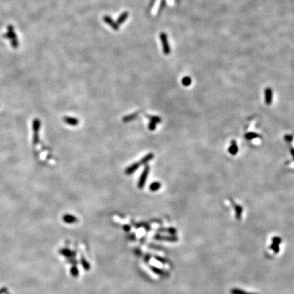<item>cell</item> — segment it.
<instances>
[{"mask_svg": "<svg viewBox=\"0 0 294 294\" xmlns=\"http://www.w3.org/2000/svg\"><path fill=\"white\" fill-rule=\"evenodd\" d=\"M160 38L163 46V51L165 53V54L168 55V54H170V52H171V49H170V44H169L168 40V36H167V35L165 33L162 32L160 34Z\"/></svg>", "mask_w": 294, "mask_h": 294, "instance_id": "1", "label": "cell"}, {"mask_svg": "<svg viewBox=\"0 0 294 294\" xmlns=\"http://www.w3.org/2000/svg\"><path fill=\"white\" fill-rule=\"evenodd\" d=\"M40 128V121L39 119H35L34 121V123H33V129H34V144H36L38 142V140H39V136H38V134H39V130Z\"/></svg>", "mask_w": 294, "mask_h": 294, "instance_id": "2", "label": "cell"}, {"mask_svg": "<svg viewBox=\"0 0 294 294\" xmlns=\"http://www.w3.org/2000/svg\"><path fill=\"white\" fill-rule=\"evenodd\" d=\"M148 172H149V166H147L145 167L144 170H143L142 173L141 177H140V178L138 185V188H140V189L143 188L145 183H146V180L147 177H148Z\"/></svg>", "mask_w": 294, "mask_h": 294, "instance_id": "3", "label": "cell"}, {"mask_svg": "<svg viewBox=\"0 0 294 294\" xmlns=\"http://www.w3.org/2000/svg\"><path fill=\"white\" fill-rule=\"evenodd\" d=\"M103 20H104L105 23L110 25V26H111L113 30H119V25H118L117 23H115V22H114L113 20H112L110 16H105L104 17H103Z\"/></svg>", "mask_w": 294, "mask_h": 294, "instance_id": "4", "label": "cell"}, {"mask_svg": "<svg viewBox=\"0 0 294 294\" xmlns=\"http://www.w3.org/2000/svg\"><path fill=\"white\" fill-rule=\"evenodd\" d=\"M139 166H140L139 163H134V164L131 165L130 167H128V168L126 169V170H125V173H126L127 174H132L133 172H135L136 170H138V168H139Z\"/></svg>", "mask_w": 294, "mask_h": 294, "instance_id": "5", "label": "cell"}, {"mask_svg": "<svg viewBox=\"0 0 294 294\" xmlns=\"http://www.w3.org/2000/svg\"><path fill=\"white\" fill-rule=\"evenodd\" d=\"M64 121L68 124L72 125V126H75V125H77L79 124V120L77 119H75V118L73 117H66L64 118Z\"/></svg>", "mask_w": 294, "mask_h": 294, "instance_id": "6", "label": "cell"}, {"mask_svg": "<svg viewBox=\"0 0 294 294\" xmlns=\"http://www.w3.org/2000/svg\"><path fill=\"white\" fill-rule=\"evenodd\" d=\"M272 91L270 88H267L265 91V99H266V103H270L272 101Z\"/></svg>", "mask_w": 294, "mask_h": 294, "instance_id": "7", "label": "cell"}, {"mask_svg": "<svg viewBox=\"0 0 294 294\" xmlns=\"http://www.w3.org/2000/svg\"><path fill=\"white\" fill-rule=\"evenodd\" d=\"M128 16H129V14H128V12H123V13L121 14V15L119 16V19H118V20H117V24L118 25L123 24L125 20L128 19Z\"/></svg>", "mask_w": 294, "mask_h": 294, "instance_id": "8", "label": "cell"}, {"mask_svg": "<svg viewBox=\"0 0 294 294\" xmlns=\"http://www.w3.org/2000/svg\"><path fill=\"white\" fill-rule=\"evenodd\" d=\"M153 157H154L153 154H152V153L148 154V155H146L144 158H142V159L140 161V163L141 164H145V163H147L148 161L151 160L152 158H153Z\"/></svg>", "mask_w": 294, "mask_h": 294, "instance_id": "9", "label": "cell"}, {"mask_svg": "<svg viewBox=\"0 0 294 294\" xmlns=\"http://www.w3.org/2000/svg\"><path fill=\"white\" fill-rule=\"evenodd\" d=\"M161 187V183L159 182H155L152 183L151 185H150V189L152 191H156L158 189H159Z\"/></svg>", "mask_w": 294, "mask_h": 294, "instance_id": "10", "label": "cell"}, {"mask_svg": "<svg viewBox=\"0 0 294 294\" xmlns=\"http://www.w3.org/2000/svg\"><path fill=\"white\" fill-rule=\"evenodd\" d=\"M182 83L184 86H189L191 84V79L189 77V76H185L182 80Z\"/></svg>", "mask_w": 294, "mask_h": 294, "instance_id": "11", "label": "cell"}, {"mask_svg": "<svg viewBox=\"0 0 294 294\" xmlns=\"http://www.w3.org/2000/svg\"><path fill=\"white\" fill-rule=\"evenodd\" d=\"M237 151H238V148H237L236 145V144H234L232 145V146H231V148H230V153L232 154V155H235V154H236Z\"/></svg>", "mask_w": 294, "mask_h": 294, "instance_id": "12", "label": "cell"}, {"mask_svg": "<svg viewBox=\"0 0 294 294\" xmlns=\"http://www.w3.org/2000/svg\"><path fill=\"white\" fill-rule=\"evenodd\" d=\"M136 117V114H132V115H130V116H128V117H125L124 119H124V120H123V121H130V119H133L134 117Z\"/></svg>", "mask_w": 294, "mask_h": 294, "instance_id": "13", "label": "cell"}, {"mask_svg": "<svg viewBox=\"0 0 294 294\" xmlns=\"http://www.w3.org/2000/svg\"><path fill=\"white\" fill-rule=\"evenodd\" d=\"M8 292V289L6 287H2L0 289V294H5Z\"/></svg>", "mask_w": 294, "mask_h": 294, "instance_id": "14", "label": "cell"}, {"mask_svg": "<svg viewBox=\"0 0 294 294\" xmlns=\"http://www.w3.org/2000/svg\"><path fill=\"white\" fill-rule=\"evenodd\" d=\"M151 121H152V122L154 123H159L160 122V119L158 117H153L151 118Z\"/></svg>", "mask_w": 294, "mask_h": 294, "instance_id": "15", "label": "cell"}, {"mask_svg": "<svg viewBox=\"0 0 294 294\" xmlns=\"http://www.w3.org/2000/svg\"><path fill=\"white\" fill-rule=\"evenodd\" d=\"M155 127H156L155 126V123H154V122H152V121H151V122H150V123L149 124V129H150V130H155Z\"/></svg>", "mask_w": 294, "mask_h": 294, "instance_id": "16", "label": "cell"}, {"mask_svg": "<svg viewBox=\"0 0 294 294\" xmlns=\"http://www.w3.org/2000/svg\"><path fill=\"white\" fill-rule=\"evenodd\" d=\"M6 294H10V293H6Z\"/></svg>", "mask_w": 294, "mask_h": 294, "instance_id": "17", "label": "cell"}]
</instances>
